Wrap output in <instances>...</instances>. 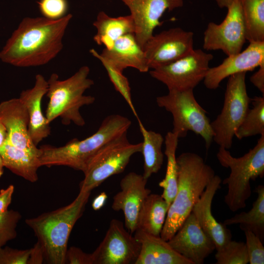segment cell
I'll use <instances>...</instances> for the list:
<instances>
[{
	"mask_svg": "<svg viewBox=\"0 0 264 264\" xmlns=\"http://www.w3.org/2000/svg\"><path fill=\"white\" fill-rule=\"evenodd\" d=\"M216 264H247L249 258L245 242L232 240L220 249L215 256Z\"/></svg>",
	"mask_w": 264,
	"mask_h": 264,
	"instance_id": "cell-31",
	"label": "cell"
},
{
	"mask_svg": "<svg viewBox=\"0 0 264 264\" xmlns=\"http://www.w3.org/2000/svg\"><path fill=\"white\" fill-rule=\"evenodd\" d=\"M177 187L170 204L160 237L169 241L192 212L206 186L215 176L213 169L198 154L185 152L176 157Z\"/></svg>",
	"mask_w": 264,
	"mask_h": 264,
	"instance_id": "cell-2",
	"label": "cell"
},
{
	"mask_svg": "<svg viewBox=\"0 0 264 264\" xmlns=\"http://www.w3.org/2000/svg\"><path fill=\"white\" fill-rule=\"evenodd\" d=\"M48 89L47 81L41 74L35 77L33 87L22 91L19 97L25 105L29 115L28 132L34 144L37 146L50 134V123L44 115L42 102Z\"/></svg>",
	"mask_w": 264,
	"mask_h": 264,
	"instance_id": "cell-21",
	"label": "cell"
},
{
	"mask_svg": "<svg viewBox=\"0 0 264 264\" xmlns=\"http://www.w3.org/2000/svg\"><path fill=\"white\" fill-rule=\"evenodd\" d=\"M246 73H238L228 77L222 109L210 123L213 141L227 150L232 147L235 133L248 110L251 102L246 89Z\"/></svg>",
	"mask_w": 264,
	"mask_h": 264,
	"instance_id": "cell-9",
	"label": "cell"
},
{
	"mask_svg": "<svg viewBox=\"0 0 264 264\" xmlns=\"http://www.w3.org/2000/svg\"><path fill=\"white\" fill-rule=\"evenodd\" d=\"M0 154L4 167L13 173L30 182L38 181V170L41 167L39 151L33 152L19 148L5 140L0 147Z\"/></svg>",
	"mask_w": 264,
	"mask_h": 264,
	"instance_id": "cell-23",
	"label": "cell"
},
{
	"mask_svg": "<svg viewBox=\"0 0 264 264\" xmlns=\"http://www.w3.org/2000/svg\"><path fill=\"white\" fill-rule=\"evenodd\" d=\"M103 66L115 90L124 98L137 119H139L132 103L131 87L128 78L123 75V72L116 70L107 65Z\"/></svg>",
	"mask_w": 264,
	"mask_h": 264,
	"instance_id": "cell-33",
	"label": "cell"
},
{
	"mask_svg": "<svg viewBox=\"0 0 264 264\" xmlns=\"http://www.w3.org/2000/svg\"><path fill=\"white\" fill-rule=\"evenodd\" d=\"M179 137L177 133L169 132L164 138L165 145V154L167 157V166L165 177L159 182L162 188L161 195L169 206L173 201L177 187V165L176 151Z\"/></svg>",
	"mask_w": 264,
	"mask_h": 264,
	"instance_id": "cell-28",
	"label": "cell"
},
{
	"mask_svg": "<svg viewBox=\"0 0 264 264\" xmlns=\"http://www.w3.org/2000/svg\"><path fill=\"white\" fill-rule=\"evenodd\" d=\"M254 192L257 198L248 212H242L234 217L225 220L223 223L227 225L239 224L242 231H250L264 241V186H258Z\"/></svg>",
	"mask_w": 264,
	"mask_h": 264,
	"instance_id": "cell-27",
	"label": "cell"
},
{
	"mask_svg": "<svg viewBox=\"0 0 264 264\" xmlns=\"http://www.w3.org/2000/svg\"><path fill=\"white\" fill-rule=\"evenodd\" d=\"M45 262L44 253L40 243L37 241L30 249L27 264H42Z\"/></svg>",
	"mask_w": 264,
	"mask_h": 264,
	"instance_id": "cell-39",
	"label": "cell"
},
{
	"mask_svg": "<svg viewBox=\"0 0 264 264\" xmlns=\"http://www.w3.org/2000/svg\"><path fill=\"white\" fill-rule=\"evenodd\" d=\"M4 165L1 156L0 154V177H1L4 172Z\"/></svg>",
	"mask_w": 264,
	"mask_h": 264,
	"instance_id": "cell-44",
	"label": "cell"
},
{
	"mask_svg": "<svg viewBox=\"0 0 264 264\" xmlns=\"http://www.w3.org/2000/svg\"><path fill=\"white\" fill-rule=\"evenodd\" d=\"M156 102L172 115V132L177 133L179 138L192 131L203 139L207 150L210 148L213 141L211 122L206 110L196 99L193 89L169 90L166 95L157 97Z\"/></svg>",
	"mask_w": 264,
	"mask_h": 264,
	"instance_id": "cell-7",
	"label": "cell"
},
{
	"mask_svg": "<svg viewBox=\"0 0 264 264\" xmlns=\"http://www.w3.org/2000/svg\"><path fill=\"white\" fill-rule=\"evenodd\" d=\"M108 195L105 192H102L93 199L92 202V207L95 211H97L102 208L105 204Z\"/></svg>",
	"mask_w": 264,
	"mask_h": 264,
	"instance_id": "cell-41",
	"label": "cell"
},
{
	"mask_svg": "<svg viewBox=\"0 0 264 264\" xmlns=\"http://www.w3.org/2000/svg\"><path fill=\"white\" fill-rule=\"evenodd\" d=\"M93 25L97 30L93 37L94 41L107 49L122 36L135 32L134 23L131 15L111 17L104 11H100Z\"/></svg>",
	"mask_w": 264,
	"mask_h": 264,
	"instance_id": "cell-24",
	"label": "cell"
},
{
	"mask_svg": "<svg viewBox=\"0 0 264 264\" xmlns=\"http://www.w3.org/2000/svg\"><path fill=\"white\" fill-rule=\"evenodd\" d=\"M213 55L201 49H193L187 54L168 64L150 71L154 79L169 90L194 89L203 81Z\"/></svg>",
	"mask_w": 264,
	"mask_h": 264,
	"instance_id": "cell-10",
	"label": "cell"
},
{
	"mask_svg": "<svg viewBox=\"0 0 264 264\" xmlns=\"http://www.w3.org/2000/svg\"><path fill=\"white\" fill-rule=\"evenodd\" d=\"M29 249H18L9 246L0 248V264H27Z\"/></svg>",
	"mask_w": 264,
	"mask_h": 264,
	"instance_id": "cell-36",
	"label": "cell"
},
{
	"mask_svg": "<svg viewBox=\"0 0 264 264\" xmlns=\"http://www.w3.org/2000/svg\"><path fill=\"white\" fill-rule=\"evenodd\" d=\"M72 18L67 14L57 20L44 17L23 18L0 51V60L22 67L47 64L62 50Z\"/></svg>",
	"mask_w": 264,
	"mask_h": 264,
	"instance_id": "cell-1",
	"label": "cell"
},
{
	"mask_svg": "<svg viewBox=\"0 0 264 264\" xmlns=\"http://www.w3.org/2000/svg\"><path fill=\"white\" fill-rule=\"evenodd\" d=\"M140 244L123 223L112 219L105 237L91 253L93 264H135Z\"/></svg>",
	"mask_w": 264,
	"mask_h": 264,
	"instance_id": "cell-12",
	"label": "cell"
},
{
	"mask_svg": "<svg viewBox=\"0 0 264 264\" xmlns=\"http://www.w3.org/2000/svg\"><path fill=\"white\" fill-rule=\"evenodd\" d=\"M258 67V70L250 77V81L264 95V63Z\"/></svg>",
	"mask_w": 264,
	"mask_h": 264,
	"instance_id": "cell-40",
	"label": "cell"
},
{
	"mask_svg": "<svg viewBox=\"0 0 264 264\" xmlns=\"http://www.w3.org/2000/svg\"><path fill=\"white\" fill-rule=\"evenodd\" d=\"M90 193L80 191L69 204L25 220L43 248L46 263L66 264L71 232L82 216Z\"/></svg>",
	"mask_w": 264,
	"mask_h": 264,
	"instance_id": "cell-3",
	"label": "cell"
},
{
	"mask_svg": "<svg viewBox=\"0 0 264 264\" xmlns=\"http://www.w3.org/2000/svg\"><path fill=\"white\" fill-rule=\"evenodd\" d=\"M0 119L7 131L6 140L13 146L33 152L39 149L29 134V115L19 98H12L0 104Z\"/></svg>",
	"mask_w": 264,
	"mask_h": 264,
	"instance_id": "cell-19",
	"label": "cell"
},
{
	"mask_svg": "<svg viewBox=\"0 0 264 264\" xmlns=\"http://www.w3.org/2000/svg\"><path fill=\"white\" fill-rule=\"evenodd\" d=\"M127 134L125 132L108 142L91 158L83 172L80 191L91 192L109 177L122 173L131 157L141 152L142 142L131 143Z\"/></svg>",
	"mask_w": 264,
	"mask_h": 264,
	"instance_id": "cell-8",
	"label": "cell"
},
{
	"mask_svg": "<svg viewBox=\"0 0 264 264\" xmlns=\"http://www.w3.org/2000/svg\"><path fill=\"white\" fill-rule=\"evenodd\" d=\"M221 182L220 177L215 175L192 210L201 228L213 241L217 250L232 239L231 231L223 223L217 221L212 213L213 199Z\"/></svg>",
	"mask_w": 264,
	"mask_h": 264,
	"instance_id": "cell-20",
	"label": "cell"
},
{
	"mask_svg": "<svg viewBox=\"0 0 264 264\" xmlns=\"http://www.w3.org/2000/svg\"><path fill=\"white\" fill-rule=\"evenodd\" d=\"M246 41L264 42V0H240Z\"/></svg>",
	"mask_w": 264,
	"mask_h": 264,
	"instance_id": "cell-29",
	"label": "cell"
},
{
	"mask_svg": "<svg viewBox=\"0 0 264 264\" xmlns=\"http://www.w3.org/2000/svg\"><path fill=\"white\" fill-rule=\"evenodd\" d=\"M131 120L120 114L107 116L97 131L83 139L74 138L65 145H43L39 148L41 166H65L84 172L93 155L112 139L128 132Z\"/></svg>",
	"mask_w": 264,
	"mask_h": 264,
	"instance_id": "cell-4",
	"label": "cell"
},
{
	"mask_svg": "<svg viewBox=\"0 0 264 264\" xmlns=\"http://www.w3.org/2000/svg\"><path fill=\"white\" fill-rule=\"evenodd\" d=\"M227 9L221 23L211 22L207 24L203 48L207 51L220 50L229 56L241 52L246 39L240 0H233Z\"/></svg>",
	"mask_w": 264,
	"mask_h": 264,
	"instance_id": "cell-11",
	"label": "cell"
},
{
	"mask_svg": "<svg viewBox=\"0 0 264 264\" xmlns=\"http://www.w3.org/2000/svg\"><path fill=\"white\" fill-rule=\"evenodd\" d=\"M121 0L130 9L135 25V38L142 48L155 28L161 25L160 19L164 12L183 5V0Z\"/></svg>",
	"mask_w": 264,
	"mask_h": 264,
	"instance_id": "cell-16",
	"label": "cell"
},
{
	"mask_svg": "<svg viewBox=\"0 0 264 264\" xmlns=\"http://www.w3.org/2000/svg\"><path fill=\"white\" fill-rule=\"evenodd\" d=\"M7 138L6 129L0 119V147L3 145Z\"/></svg>",
	"mask_w": 264,
	"mask_h": 264,
	"instance_id": "cell-42",
	"label": "cell"
},
{
	"mask_svg": "<svg viewBox=\"0 0 264 264\" xmlns=\"http://www.w3.org/2000/svg\"><path fill=\"white\" fill-rule=\"evenodd\" d=\"M21 218L20 212L14 210L0 214V248L16 238V228Z\"/></svg>",
	"mask_w": 264,
	"mask_h": 264,
	"instance_id": "cell-32",
	"label": "cell"
},
{
	"mask_svg": "<svg viewBox=\"0 0 264 264\" xmlns=\"http://www.w3.org/2000/svg\"><path fill=\"white\" fill-rule=\"evenodd\" d=\"M14 186L10 185L7 188L0 190V214L8 210L14 192Z\"/></svg>",
	"mask_w": 264,
	"mask_h": 264,
	"instance_id": "cell-38",
	"label": "cell"
},
{
	"mask_svg": "<svg viewBox=\"0 0 264 264\" xmlns=\"http://www.w3.org/2000/svg\"><path fill=\"white\" fill-rule=\"evenodd\" d=\"M37 3L40 12L46 19L57 20L67 15V0H40Z\"/></svg>",
	"mask_w": 264,
	"mask_h": 264,
	"instance_id": "cell-34",
	"label": "cell"
},
{
	"mask_svg": "<svg viewBox=\"0 0 264 264\" xmlns=\"http://www.w3.org/2000/svg\"><path fill=\"white\" fill-rule=\"evenodd\" d=\"M264 63V42H250L242 52L227 56L220 65L210 67L203 80L204 85L209 89H216L225 78L252 71Z\"/></svg>",
	"mask_w": 264,
	"mask_h": 264,
	"instance_id": "cell-18",
	"label": "cell"
},
{
	"mask_svg": "<svg viewBox=\"0 0 264 264\" xmlns=\"http://www.w3.org/2000/svg\"><path fill=\"white\" fill-rule=\"evenodd\" d=\"M246 238V245L250 264H264V247L261 239L253 232L244 231Z\"/></svg>",
	"mask_w": 264,
	"mask_h": 264,
	"instance_id": "cell-35",
	"label": "cell"
},
{
	"mask_svg": "<svg viewBox=\"0 0 264 264\" xmlns=\"http://www.w3.org/2000/svg\"><path fill=\"white\" fill-rule=\"evenodd\" d=\"M147 181L142 175L130 172L121 179V190L113 198L112 209L115 211L123 212L125 226L131 233L137 229L143 206L151 193L146 187Z\"/></svg>",
	"mask_w": 264,
	"mask_h": 264,
	"instance_id": "cell-14",
	"label": "cell"
},
{
	"mask_svg": "<svg viewBox=\"0 0 264 264\" xmlns=\"http://www.w3.org/2000/svg\"><path fill=\"white\" fill-rule=\"evenodd\" d=\"M66 264H93L91 253H87L76 246L67 248L66 255Z\"/></svg>",
	"mask_w": 264,
	"mask_h": 264,
	"instance_id": "cell-37",
	"label": "cell"
},
{
	"mask_svg": "<svg viewBox=\"0 0 264 264\" xmlns=\"http://www.w3.org/2000/svg\"><path fill=\"white\" fill-rule=\"evenodd\" d=\"M89 52L102 65H107L121 72L127 67L135 68L140 72H147L150 69L143 49L134 33L122 36L110 48H104L100 54L93 48Z\"/></svg>",
	"mask_w": 264,
	"mask_h": 264,
	"instance_id": "cell-17",
	"label": "cell"
},
{
	"mask_svg": "<svg viewBox=\"0 0 264 264\" xmlns=\"http://www.w3.org/2000/svg\"><path fill=\"white\" fill-rule=\"evenodd\" d=\"M167 242L174 250L192 264H203L216 249L213 241L201 228L192 212Z\"/></svg>",
	"mask_w": 264,
	"mask_h": 264,
	"instance_id": "cell-15",
	"label": "cell"
},
{
	"mask_svg": "<svg viewBox=\"0 0 264 264\" xmlns=\"http://www.w3.org/2000/svg\"><path fill=\"white\" fill-rule=\"evenodd\" d=\"M137 121L143 138L140 152L144 160L142 175L148 179L153 174L159 171L163 164L164 154L162 146L164 138L160 133L147 130L139 118Z\"/></svg>",
	"mask_w": 264,
	"mask_h": 264,
	"instance_id": "cell-26",
	"label": "cell"
},
{
	"mask_svg": "<svg viewBox=\"0 0 264 264\" xmlns=\"http://www.w3.org/2000/svg\"><path fill=\"white\" fill-rule=\"evenodd\" d=\"M134 237L140 244V250L135 264H192L174 250L160 236L137 229Z\"/></svg>",
	"mask_w": 264,
	"mask_h": 264,
	"instance_id": "cell-22",
	"label": "cell"
},
{
	"mask_svg": "<svg viewBox=\"0 0 264 264\" xmlns=\"http://www.w3.org/2000/svg\"><path fill=\"white\" fill-rule=\"evenodd\" d=\"M194 33L180 27L172 28L153 35L143 49L149 69L168 64L193 49Z\"/></svg>",
	"mask_w": 264,
	"mask_h": 264,
	"instance_id": "cell-13",
	"label": "cell"
},
{
	"mask_svg": "<svg viewBox=\"0 0 264 264\" xmlns=\"http://www.w3.org/2000/svg\"><path fill=\"white\" fill-rule=\"evenodd\" d=\"M220 8H227L233 0H214Z\"/></svg>",
	"mask_w": 264,
	"mask_h": 264,
	"instance_id": "cell-43",
	"label": "cell"
},
{
	"mask_svg": "<svg viewBox=\"0 0 264 264\" xmlns=\"http://www.w3.org/2000/svg\"><path fill=\"white\" fill-rule=\"evenodd\" d=\"M89 68L81 67L73 75L66 79L59 80L56 73H52L47 80V96L49 102L45 116L49 123L60 118L65 125L73 123L82 127L85 120L80 113V109L93 104L95 98L84 95L85 92L94 85L88 78Z\"/></svg>",
	"mask_w": 264,
	"mask_h": 264,
	"instance_id": "cell-5",
	"label": "cell"
},
{
	"mask_svg": "<svg viewBox=\"0 0 264 264\" xmlns=\"http://www.w3.org/2000/svg\"><path fill=\"white\" fill-rule=\"evenodd\" d=\"M169 207L161 195L150 194L143 206L137 229L160 236Z\"/></svg>",
	"mask_w": 264,
	"mask_h": 264,
	"instance_id": "cell-25",
	"label": "cell"
},
{
	"mask_svg": "<svg viewBox=\"0 0 264 264\" xmlns=\"http://www.w3.org/2000/svg\"><path fill=\"white\" fill-rule=\"evenodd\" d=\"M217 157L222 167L230 170L229 176L222 181L228 188L225 204L232 212L244 208L251 195V180L264 176V134L242 156L234 157L227 149L220 147Z\"/></svg>",
	"mask_w": 264,
	"mask_h": 264,
	"instance_id": "cell-6",
	"label": "cell"
},
{
	"mask_svg": "<svg viewBox=\"0 0 264 264\" xmlns=\"http://www.w3.org/2000/svg\"><path fill=\"white\" fill-rule=\"evenodd\" d=\"M252 108L249 109L235 136L239 139L264 134V96L251 99Z\"/></svg>",
	"mask_w": 264,
	"mask_h": 264,
	"instance_id": "cell-30",
	"label": "cell"
}]
</instances>
